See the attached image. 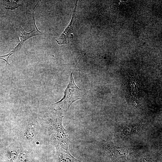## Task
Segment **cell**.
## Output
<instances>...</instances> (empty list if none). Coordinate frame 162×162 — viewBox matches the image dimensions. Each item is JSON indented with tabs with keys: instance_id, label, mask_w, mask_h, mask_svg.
<instances>
[{
	"instance_id": "obj_5",
	"label": "cell",
	"mask_w": 162,
	"mask_h": 162,
	"mask_svg": "<svg viewBox=\"0 0 162 162\" xmlns=\"http://www.w3.org/2000/svg\"><path fill=\"white\" fill-rule=\"evenodd\" d=\"M77 3V1H76L70 23L60 37L56 40L59 45L66 44L68 42V39L69 38V36L72 33L76 21Z\"/></svg>"
},
{
	"instance_id": "obj_7",
	"label": "cell",
	"mask_w": 162,
	"mask_h": 162,
	"mask_svg": "<svg viewBox=\"0 0 162 162\" xmlns=\"http://www.w3.org/2000/svg\"><path fill=\"white\" fill-rule=\"evenodd\" d=\"M55 162H82L70 153L68 149L56 148Z\"/></svg>"
},
{
	"instance_id": "obj_6",
	"label": "cell",
	"mask_w": 162,
	"mask_h": 162,
	"mask_svg": "<svg viewBox=\"0 0 162 162\" xmlns=\"http://www.w3.org/2000/svg\"><path fill=\"white\" fill-rule=\"evenodd\" d=\"M23 149L21 145L14 139L7 148L8 162H16L19 153Z\"/></svg>"
},
{
	"instance_id": "obj_2",
	"label": "cell",
	"mask_w": 162,
	"mask_h": 162,
	"mask_svg": "<svg viewBox=\"0 0 162 162\" xmlns=\"http://www.w3.org/2000/svg\"><path fill=\"white\" fill-rule=\"evenodd\" d=\"M40 125L32 118H24L18 122L15 127L14 139L26 150H32L38 140Z\"/></svg>"
},
{
	"instance_id": "obj_3",
	"label": "cell",
	"mask_w": 162,
	"mask_h": 162,
	"mask_svg": "<svg viewBox=\"0 0 162 162\" xmlns=\"http://www.w3.org/2000/svg\"><path fill=\"white\" fill-rule=\"evenodd\" d=\"M71 73L69 84L65 89L63 97L59 101L53 104L58 106V108L62 110L67 111L70 106L76 100L81 99L83 95L84 89L78 88L75 84L73 77V73L75 69Z\"/></svg>"
},
{
	"instance_id": "obj_10",
	"label": "cell",
	"mask_w": 162,
	"mask_h": 162,
	"mask_svg": "<svg viewBox=\"0 0 162 162\" xmlns=\"http://www.w3.org/2000/svg\"><path fill=\"white\" fill-rule=\"evenodd\" d=\"M143 162H153L149 159L145 158L143 159Z\"/></svg>"
},
{
	"instance_id": "obj_9",
	"label": "cell",
	"mask_w": 162,
	"mask_h": 162,
	"mask_svg": "<svg viewBox=\"0 0 162 162\" xmlns=\"http://www.w3.org/2000/svg\"><path fill=\"white\" fill-rule=\"evenodd\" d=\"M16 51L14 49L11 52L9 53L4 55L0 56V59L4 60L6 62L7 64L10 65L8 62V58L10 56L14 54Z\"/></svg>"
},
{
	"instance_id": "obj_8",
	"label": "cell",
	"mask_w": 162,
	"mask_h": 162,
	"mask_svg": "<svg viewBox=\"0 0 162 162\" xmlns=\"http://www.w3.org/2000/svg\"><path fill=\"white\" fill-rule=\"evenodd\" d=\"M16 162H35L32 150L23 149L19 153Z\"/></svg>"
},
{
	"instance_id": "obj_1",
	"label": "cell",
	"mask_w": 162,
	"mask_h": 162,
	"mask_svg": "<svg viewBox=\"0 0 162 162\" xmlns=\"http://www.w3.org/2000/svg\"><path fill=\"white\" fill-rule=\"evenodd\" d=\"M59 108L46 113L42 118L41 124L45 130L50 142L56 148L68 149L69 135L64 128L62 120L64 116Z\"/></svg>"
},
{
	"instance_id": "obj_4",
	"label": "cell",
	"mask_w": 162,
	"mask_h": 162,
	"mask_svg": "<svg viewBox=\"0 0 162 162\" xmlns=\"http://www.w3.org/2000/svg\"><path fill=\"white\" fill-rule=\"evenodd\" d=\"M38 4L37 3L34 7L32 12V16L33 19L34 23V28L33 30L29 32H26L22 27L20 26L18 30V35L20 40V43L16 46L19 48H20L21 45L27 40L29 38L41 34V32L38 29L35 24L34 20V10L35 7Z\"/></svg>"
}]
</instances>
